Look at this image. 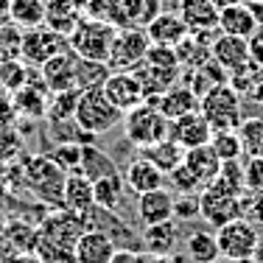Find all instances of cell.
<instances>
[{"mask_svg":"<svg viewBox=\"0 0 263 263\" xmlns=\"http://www.w3.org/2000/svg\"><path fill=\"white\" fill-rule=\"evenodd\" d=\"M20 36H23V31L17 26L0 28V65L20 59Z\"/></svg>","mask_w":263,"mask_h":263,"instance_id":"cell-39","label":"cell"},{"mask_svg":"<svg viewBox=\"0 0 263 263\" xmlns=\"http://www.w3.org/2000/svg\"><path fill=\"white\" fill-rule=\"evenodd\" d=\"M9 263H42V260L36 258V255H14Z\"/></svg>","mask_w":263,"mask_h":263,"instance_id":"cell-50","label":"cell"},{"mask_svg":"<svg viewBox=\"0 0 263 263\" xmlns=\"http://www.w3.org/2000/svg\"><path fill=\"white\" fill-rule=\"evenodd\" d=\"M96 208V196H92V182L84 174H67L65 179V193H62V210H70L84 216L87 210Z\"/></svg>","mask_w":263,"mask_h":263,"instance_id":"cell-23","label":"cell"},{"mask_svg":"<svg viewBox=\"0 0 263 263\" xmlns=\"http://www.w3.org/2000/svg\"><path fill=\"white\" fill-rule=\"evenodd\" d=\"M199 218L213 224V227H221L227 221L241 218V199L221 193L216 187H204L199 193Z\"/></svg>","mask_w":263,"mask_h":263,"instance_id":"cell-11","label":"cell"},{"mask_svg":"<svg viewBox=\"0 0 263 263\" xmlns=\"http://www.w3.org/2000/svg\"><path fill=\"white\" fill-rule=\"evenodd\" d=\"M247 96L252 98L255 104H263V67H258V70H255L252 81H249V90H247Z\"/></svg>","mask_w":263,"mask_h":263,"instance_id":"cell-48","label":"cell"},{"mask_svg":"<svg viewBox=\"0 0 263 263\" xmlns=\"http://www.w3.org/2000/svg\"><path fill=\"white\" fill-rule=\"evenodd\" d=\"M247 157H263V118H247L238 126Z\"/></svg>","mask_w":263,"mask_h":263,"instance_id":"cell-35","label":"cell"},{"mask_svg":"<svg viewBox=\"0 0 263 263\" xmlns=\"http://www.w3.org/2000/svg\"><path fill=\"white\" fill-rule=\"evenodd\" d=\"M79 92L81 90H65V92H53V101H51V118L62 121V118H70L73 121V109H76V101H79Z\"/></svg>","mask_w":263,"mask_h":263,"instance_id":"cell-42","label":"cell"},{"mask_svg":"<svg viewBox=\"0 0 263 263\" xmlns=\"http://www.w3.org/2000/svg\"><path fill=\"white\" fill-rule=\"evenodd\" d=\"M243 185H247V193H263V157H247Z\"/></svg>","mask_w":263,"mask_h":263,"instance_id":"cell-43","label":"cell"},{"mask_svg":"<svg viewBox=\"0 0 263 263\" xmlns=\"http://www.w3.org/2000/svg\"><path fill=\"white\" fill-rule=\"evenodd\" d=\"M81 146H84V143H65V146H56L48 157H51L62 171L76 174L79 165H81Z\"/></svg>","mask_w":263,"mask_h":263,"instance_id":"cell-38","label":"cell"},{"mask_svg":"<svg viewBox=\"0 0 263 263\" xmlns=\"http://www.w3.org/2000/svg\"><path fill=\"white\" fill-rule=\"evenodd\" d=\"M121 123H123V135H126V140L132 143V146H137V148H148V146H154V143L165 140L168 129H171V123L165 121V115L148 101L135 106L132 112H126Z\"/></svg>","mask_w":263,"mask_h":263,"instance_id":"cell-6","label":"cell"},{"mask_svg":"<svg viewBox=\"0 0 263 263\" xmlns=\"http://www.w3.org/2000/svg\"><path fill=\"white\" fill-rule=\"evenodd\" d=\"M216 241H218L221 258H230L238 263H249L255 258V252L260 249L258 227L243 221V218H235V221H227L221 227H216Z\"/></svg>","mask_w":263,"mask_h":263,"instance_id":"cell-7","label":"cell"},{"mask_svg":"<svg viewBox=\"0 0 263 263\" xmlns=\"http://www.w3.org/2000/svg\"><path fill=\"white\" fill-rule=\"evenodd\" d=\"M260 196H263V193H260Z\"/></svg>","mask_w":263,"mask_h":263,"instance_id":"cell-56","label":"cell"},{"mask_svg":"<svg viewBox=\"0 0 263 263\" xmlns=\"http://www.w3.org/2000/svg\"><path fill=\"white\" fill-rule=\"evenodd\" d=\"M123 193H126V182H123V177L118 171L106 174V177L92 182V196H96V208L98 210L115 213L123 202Z\"/></svg>","mask_w":263,"mask_h":263,"instance_id":"cell-26","label":"cell"},{"mask_svg":"<svg viewBox=\"0 0 263 263\" xmlns=\"http://www.w3.org/2000/svg\"><path fill=\"white\" fill-rule=\"evenodd\" d=\"M106 76H109V67H106L104 62H87V59L76 62V87L79 90L101 87Z\"/></svg>","mask_w":263,"mask_h":263,"instance_id":"cell-37","label":"cell"},{"mask_svg":"<svg viewBox=\"0 0 263 263\" xmlns=\"http://www.w3.org/2000/svg\"><path fill=\"white\" fill-rule=\"evenodd\" d=\"M36 243V227H31L26 221H9L0 238V247L9 249L11 255H34Z\"/></svg>","mask_w":263,"mask_h":263,"instance_id":"cell-28","label":"cell"},{"mask_svg":"<svg viewBox=\"0 0 263 263\" xmlns=\"http://www.w3.org/2000/svg\"><path fill=\"white\" fill-rule=\"evenodd\" d=\"M199 112L208 118L213 132H235L243 123L241 92L233 84H216L199 98Z\"/></svg>","mask_w":263,"mask_h":263,"instance_id":"cell-4","label":"cell"},{"mask_svg":"<svg viewBox=\"0 0 263 263\" xmlns=\"http://www.w3.org/2000/svg\"><path fill=\"white\" fill-rule=\"evenodd\" d=\"M168 137L174 143L185 148H196V146H208L213 140V126L208 123V118L202 112H191V115H182L177 121H171V129H168Z\"/></svg>","mask_w":263,"mask_h":263,"instance_id":"cell-12","label":"cell"},{"mask_svg":"<svg viewBox=\"0 0 263 263\" xmlns=\"http://www.w3.org/2000/svg\"><path fill=\"white\" fill-rule=\"evenodd\" d=\"M76 3H79V9L84 11V9H87V3H90V0H76Z\"/></svg>","mask_w":263,"mask_h":263,"instance_id":"cell-54","label":"cell"},{"mask_svg":"<svg viewBox=\"0 0 263 263\" xmlns=\"http://www.w3.org/2000/svg\"><path fill=\"white\" fill-rule=\"evenodd\" d=\"M177 241H179V224H177V218H171V221H165V224L146 227V233H143V247H146V252L162 255V258H171Z\"/></svg>","mask_w":263,"mask_h":263,"instance_id":"cell-25","label":"cell"},{"mask_svg":"<svg viewBox=\"0 0 263 263\" xmlns=\"http://www.w3.org/2000/svg\"><path fill=\"white\" fill-rule=\"evenodd\" d=\"M185 252H187V258H191L193 263H216L218 258H221L216 233H204V230H196V233L187 235Z\"/></svg>","mask_w":263,"mask_h":263,"instance_id":"cell-29","label":"cell"},{"mask_svg":"<svg viewBox=\"0 0 263 263\" xmlns=\"http://www.w3.org/2000/svg\"><path fill=\"white\" fill-rule=\"evenodd\" d=\"M241 218L249 224L263 221V196L260 193H249V196H241Z\"/></svg>","mask_w":263,"mask_h":263,"instance_id":"cell-46","label":"cell"},{"mask_svg":"<svg viewBox=\"0 0 263 263\" xmlns=\"http://www.w3.org/2000/svg\"><path fill=\"white\" fill-rule=\"evenodd\" d=\"M258 28H260V23H258V17H255L252 6H247V3L221 9V14H218V31H221V34L249 40Z\"/></svg>","mask_w":263,"mask_h":263,"instance_id":"cell-22","label":"cell"},{"mask_svg":"<svg viewBox=\"0 0 263 263\" xmlns=\"http://www.w3.org/2000/svg\"><path fill=\"white\" fill-rule=\"evenodd\" d=\"M199 193H202V191H199ZM199 193H196V196L174 199V218H177V221H196V218H199Z\"/></svg>","mask_w":263,"mask_h":263,"instance_id":"cell-45","label":"cell"},{"mask_svg":"<svg viewBox=\"0 0 263 263\" xmlns=\"http://www.w3.org/2000/svg\"><path fill=\"white\" fill-rule=\"evenodd\" d=\"M81 17H84V11L79 9L76 0H45V23L42 26L67 40L81 23Z\"/></svg>","mask_w":263,"mask_h":263,"instance_id":"cell-21","label":"cell"},{"mask_svg":"<svg viewBox=\"0 0 263 263\" xmlns=\"http://www.w3.org/2000/svg\"><path fill=\"white\" fill-rule=\"evenodd\" d=\"M67 48L70 45H67L65 36L53 34V31L45 28V26L28 28V31H23V36H20V59L28 62L31 67H42L48 59L65 53Z\"/></svg>","mask_w":263,"mask_h":263,"instance_id":"cell-9","label":"cell"},{"mask_svg":"<svg viewBox=\"0 0 263 263\" xmlns=\"http://www.w3.org/2000/svg\"><path fill=\"white\" fill-rule=\"evenodd\" d=\"M118 252V243L106 230L87 227L76 243V263H109Z\"/></svg>","mask_w":263,"mask_h":263,"instance_id":"cell-13","label":"cell"},{"mask_svg":"<svg viewBox=\"0 0 263 263\" xmlns=\"http://www.w3.org/2000/svg\"><path fill=\"white\" fill-rule=\"evenodd\" d=\"M249 59L258 67H263V26L249 36Z\"/></svg>","mask_w":263,"mask_h":263,"instance_id":"cell-47","label":"cell"},{"mask_svg":"<svg viewBox=\"0 0 263 263\" xmlns=\"http://www.w3.org/2000/svg\"><path fill=\"white\" fill-rule=\"evenodd\" d=\"M208 187H216V191L221 193H230V196H243V191H247V185H243V162L235 160V162H221V171H218V177L213 179Z\"/></svg>","mask_w":263,"mask_h":263,"instance_id":"cell-33","label":"cell"},{"mask_svg":"<svg viewBox=\"0 0 263 263\" xmlns=\"http://www.w3.org/2000/svg\"><path fill=\"white\" fill-rule=\"evenodd\" d=\"M140 152H143V157L148 162H154L165 177L174 168H179L185 162V148L179 146V143H174L171 137H165V140L154 143V146H148V148H140Z\"/></svg>","mask_w":263,"mask_h":263,"instance_id":"cell-27","label":"cell"},{"mask_svg":"<svg viewBox=\"0 0 263 263\" xmlns=\"http://www.w3.org/2000/svg\"><path fill=\"white\" fill-rule=\"evenodd\" d=\"M210 59L216 65H221L227 73H235L241 70L249 59V40H241V36H230V34H221L218 31L216 40L210 45Z\"/></svg>","mask_w":263,"mask_h":263,"instance_id":"cell-15","label":"cell"},{"mask_svg":"<svg viewBox=\"0 0 263 263\" xmlns=\"http://www.w3.org/2000/svg\"><path fill=\"white\" fill-rule=\"evenodd\" d=\"M121 121H123V112L109 104V98L104 96L101 87H87V90L79 92L76 109H73V123L84 135H92V137L106 135Z\"/></svg>","mask_w":263,"mask_h":263,"instance_id":"cell-2","label":"cell"},{"mask_svg":"<svg viewBox=\"0 0 263 263\" xmlns=\"http://www.w3.org/2000/svg\"><path fill=\"white\" fill-rule=\"evenodd\" d=\"M143 62L152 67H162V70H182L177 59V48H165V45H148Z\"/></svg>","mask_w":263,"mask_h":263,"instance_id":"cell-40","label":"cell"},{"mask_svg":"<svg viewBox=\"0 0 263 263\" xmlns=\"http://www.w3.org/2000/svg\"><path fill=\"white\" fill-rule=\"evenodd\" d=\"M84 230V216L59 208L42 218L36 227L34 255L42 263H76V243Z\"/></svg>","mask_w":263,"mask_h":263,"instance_id":"cell-1","label":"cell"},{"mask_svg":"<svg viewBox=\"0 0 263 263\" xmlns=\"http://www.w3.org/2000/svg\"><path fill=\"white\" fill-rule=\"evenodd\" d=\"M174 193L168 187L160 191H148L137 196V218L143 221V227H154V224H165L174 218Z\"/></svg>","mask_w":263,"mask_h":263,"instance_id":"cell-16","label":"cell"},{"mask_svg":"<svg viewBox=\"0 0 263 263\" xmlns=\"http://www.w3.org/2000/svg\"><path fill=\"white\" fill-rule=\"evenodd\" d=\"M179 17L191 34H213L218 31V14L221 11L210 3V0H179Z\"/></svg>","mask_w":263,"mask_h":263,"instance_id":"cell-20","label":"cell"},{"mask_svg":"<svg viewBox=\"0 0 263 263\" xmlns=\"http://www.w3.org/2000/svg\"><path fill=\"white\" fill-rule=\"evenodd\" d=\"M115 34H118V28L109 26V23L92 20V17H81V23L76 26V31L67 36V45H70V51L76 53L79 59L104 62V65H106Z\"/></svg>","mask_w":263,"mask_h":263,"instance_id":"cell-5","label":"cell"},{"mask_svg":"<svg viewBox=\"0 0 263 263\" xmlns=\"http://www.w3.org/2000/svg\"><path fill=\"white\" fill-rule=\"evenodd\" d=\"M76 62L79 56L67 48L65 53L53 56V59H48L45 65L40 67L42 73V81H45V87L51 92H65V90H79L76 87Z\"/></svg>","mask_w":263,"mask_h":263,"instance_id":"cell-14","label":"cell"},{"mask_svg":"<svg viewBox=\"0 0 263 263\" xmlns=\"http://www.w3.org/2000/svg\"><path fill=\"white\" fill-rule=\"evenodd\" d=\"M23 154V137L11 126H0V162H14Z\"/></svg>","mask_w":263,"mask_h":263,"instance_id":"cell-41","label":"cell"},{"mask_svg":"<svg viewBox=\"0 0 263 263\" xmlns=\"http://www.w3.org/2000/svg\"><path fill=\"white\" fill-rule=\"evenodd\" d=\"M148 104L157 106L162 115H165V121L171 123V121H177V118H182V115L196 112L199 109V96L185 84V81H179V84H174L168 92H162L160 98H154V101H148Z\"/></svg>","mask_w":263,"mask_h":263,"instance_id":"cell-19","label":"cell"},{"mask_svg":"<svg viewBox=\"0 0 263 263\" xmlns=\"http://www.w3.org/2000/svg\"><path fill=\"white\" fill-rule=\"evenodd\" d=\"M168 191H171L174 196H196L199 191H204V187H202V182H199L196 174L182 162L179 168H174V171L168 174Z\"/></svg>","mask_w":263,"mask_h":263,"instance_id":"cell-36","label":"cell"},{"mask_svg":"<svg viewBox=\"0 0 263 263\" xmlns=\"http://www.w3.org/2000/svg\"><path fill=\"white\" fill-rule=\"evenodd\" d=\"M213 152L218 154L221 162H235L243 157V143H241V135L235 132H213V140H210Z\"/></svg>","mask_w":263,"mask_h":263,"instance_id":"cell-34","label":"cell"},{"mask_svg":"<svg viewBox=\"0 0 263 263\" xmlns=\"http://www.w3.org/2000/svg\"><path fill=\"white\" fill-rule=\"evenodd\" d=\"M126 28H146L162 11V0H121Z\"/></svg>","mask_w":263,"mask_h":263,"instance_id":"cell-32","label":"cell"},{"mask_svg":"<svg viewBox=\"0 0 263 263\" xmlns=\"http://www.w3.org/2000/svg\"><path fill=\"white\" fill-rule=\"evenodd\" d=\"M11 26V6L9 0H0V28Z\"/></svg>","mask_w":263,"mask_h":263,"instance_id":"cell-49","label":"cell"},{"mask_svg":"<svg viewBox=\"0 0 263 263\" xmlns=\"http://www.w3.org/2000/svg\"><path fill=\"white\" fill-rule=\"evenodd\" d=\"M185 165L199 177L202 187H208L213 179L218 177V171H221V160H218V154H216V152H213L210 143H208V146L187 148V152H185Z\"/></svg>","mask_w":263,"mask_h":263,"instance_id":"cell-24","label":"cell"},{"mask_svg":"<svg viewBox=\"0 0 263 263\" xmlns=\"http://www.w3.org/2000/svg\"><path fill=\"white\" fill-rule=\"evenodd\" d=\"M115 162L109 160V154H104L98 146H81V165H79V174H84L90 182L106 177V174H115Z\"/></svg>","mask_w":263,"mask_h":263,"instance_id":"cell-31","label":"cell"},{"mask_svg":"<svg viewBox=\"0 0 263 263\" xmlns=\"http://www.w3.org/2000/svg\"><path fill=\"white\" fill-rule=\"evenodd\" d=\"M191 34L185 26V20L177 11H160L152 23L146 26V36L152 45H165V48H177L185 36Z\"/></svg>","mask_w":263,"mask_h":263,"instance_id":"cell-17","label":"cell"},{"mask_svg":"<svg viewBox=\"0 0 263 263\" xmlns=\"http://www.w3.org/2000/svg\"><path fill=\"white\" fill-rule=\"evenodd\" d=\"M101 90H104V96L109 98V104L115 106V109H121L123 115L132 112L135 106L146 104V90H143L140 79L132 70H109V76L104 79Z\"/></svg>","mask_w":263,"mask_h":263,"instance_id":"cell-10","label":"cell"},{"mask_svg":"<svg viewBox=\"0 0 263 263\" xmlns=\"http://www.w3.org/2000/svg\"><path fill=\"white\" fill-rule=\"evenodd\" d=\"M109 263H171V258H162V255H154V252H137V249H118L115 258Z\"/></svg>","mask_w":263,"mask_h":263,"instance_id":"cell-44","label":"cell"},{"mask_svg":"<svg viewBox=\"0 0 263 263\" xmlns=\"http://www.w3.org/2000/svg\"><path fill=\"white\" fill-rule=\"evenodd\" d=\"M6 224H9V218L3 216V210H0V238H3V230H6Z\"/></svg>","mask_w":263,"mask_h":263,"instance_id":"cell-52","label":"cell"},{"mask_svg":"<svg viewBox=\"0 0 263 263\" xmlns=\"http://www.w3.org/2000/svg\"><path fill=\"white\" fill-rule=\"evenodd\" d=\"M11 6V26L20 31L36 28L45 23V0H9Z\"/></svg>","mask_w":263,"mask_h":263,"instance_id":"cell-30","label":"cell"},{"mask_svg":"<svg viewBox=\"0 0 263 263\" xmlns=\"http://www.w3.org/2000/svg\"><path fill=\"white\" fill-rule=\"evenodd\" d=\"M210 3L216 6L218 11H221V9H230V6H238V3H243V0H210Z\"/></svg>","mask_w":263,"mask_h":263,"instance_id":"cell-51","label":"cell"},{"mask_svg":"<svg viewBox=\"0 0 263 263\" xmlns=\"http://www.w3.org/2000/svg\"><path fill=\"white\" fill-rule=\"evenodd\" d=\"M123 182H126L129 191H135L137 196L148 191H160V187H168V177L160 171L154 162H148L146 157L132 160L123 171Z\"/></svg>","mask_w":263,"mask_h":263,"instance_id":"cell-18","label":"cell"},{"mask_svg":"<svg viewBox=\"0 0 263 263\" xmlns=\"http://www.w3.org/2000/svg\"><path fill=\"white\" fill-rule=\"evenodd\" d=\"M247 6H263V0H243Z\"/></svg>","mask_w":263,"mask_h":263,"instance_id":"cell-53","label":"cell"},{"mask_svg":"<svg viewBox=\"0 0 263 263\" xmlns=\"http://www.w3.org/2000/svg\"><path fill=\"white\" fill-rule=\"evenodd\" d=\"M148 36H146V28H118L115 40H112V48H109V59H106V67L109 70H132L137 67L143 59H146V51H148Z\"/></svg>","mask_w":263,"mask_h":263,"instance_id":"cell-8","label":"cell"},{"mask_svg":"<svg viewBox=\"0 0 263 263\" xmlns=\"http://www.w3.org/2000/svg\"><path fill=\"white\" fill-rule=\"evenodd\" d=\"M216 263H238V260H230V258H218Z\"/></svg>","mask_w":263,"mask_h":263,"instance_id":"cell-55","label":"cell"},{"mask_svg":"<svg viewBox=\"0 0 263 263\" xmlns=\"http://www.w3.org/2000/svg\"><path fill=\"white\" fill-rule=\"evenodd\" d=\"M65 179L67 171H62L48 154H36L28 157L23 165V182L40 202L45 204H56L62 208V193H65Z\"/></svg>","mask_w":263,"mask_h":263,"instance_id":"cell-3","label":"cell"}]
</instances>
